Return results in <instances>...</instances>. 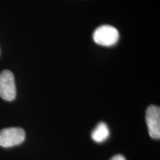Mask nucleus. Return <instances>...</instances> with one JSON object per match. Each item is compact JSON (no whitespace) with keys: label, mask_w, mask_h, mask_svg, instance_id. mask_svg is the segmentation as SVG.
Here are the masks:
<instances>
[{"label":"nucleus","mask_w":160,"mask_h":160,"mask_svg":"<svg viewBox=\"0 0 160 160\" xmlns=\"http://www.w3.org/2000/svg\"><path fill=\"white\" fill-rule=\"evenodd\" d=\"M119 32L114 27L110 25L100 26L93 33V39L98 45L112 46L119 39Z\"/></svg>","instance_id":"1"},{"label":"nucleus","mask_w":160,"mask_h":160,"mask_svg":"<svg viewBox=\"0 0 160 160\" xmlns=\"http://www.w3.org/2000/svg\"><path fill=\"white\" fill-rule=\"evenodd\" d=\"M25 139V132L21 128H8L0 131V146L11 148L22 143Z\"/></svg>","instance_id":"2"},{"label":"nucleus","mask_w":160,"mask_h":160,"mask_svg":"<svg viewBox=\"0 0 160 160\" xmlns=\"http://www.w3.org/2000/svg\"><path fill=\"white\" fill-rule=\"evenodd\" d=\"M16 95L17 90L13 73L8 70L3 71L0 73V97L6 101H13Z\"/></svg>","instance_id":"3"},{"label":"nucleus","mask_w":160,"mask_h":160,"mask_svg":"<svg viewBox=\"0 0 160 160\" xmlns=\"http://www.w3.org/2000/svg\"><path fill=\"white\" fill-rule=\"evenodd\" d=\"M146 122L150 137L153 139L160 138V108L156 105H150L146 111Z\"/></svg>","instance_id":"4"},{"label":"nucleus","mask_w":160,"mask_h":160,"mask_svg":"<svg viewBox=\"0 0 160 160\" xmlns=\"http://www.w3.org/2000/svg\"><path fill=\"white\" fill-rule=\"evenodd\" d=\"M109 135L110 131L108 125L105 122H100L92 132L91 137L97 142H102L108 138Z\"/></svg>","instance_id":"5"},{"label":"nucleus","mask_w":160,"mask_h":160,"mask_svg":"<svg viewBox=\"0 0 160 160\" xmlns=\"http://www.w3.org/2000/svg\"><path fill=\"white\" fill-rule=\"evenodd\" d=\"M110 160H126L124 156L121 155V154H118L116 155L114 157H113Z\"/></svg>","instance_id":"6"}]
</instances>
